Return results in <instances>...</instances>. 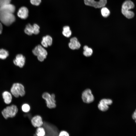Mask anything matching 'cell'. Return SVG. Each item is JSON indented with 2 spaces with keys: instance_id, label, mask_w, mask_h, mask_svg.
I'll use <instances>...</instances> for the list:
<instances>
[{
  "instance_id": "obj_21",
  "label": "cell",
  "mask_w": 136,
  "mask_h": 136,
  "mask_svg": "<svg viewBox=\"0 0 136 136\" xmlns=\"http://www.w3.org/2000/svg\"><path fill=\"white\" fill-rule=\"evenodd\" d=\"M101 12L102 16L105 18L108 17L110 14V12L109 9L104 7L101 8Z\"/></svg>"
},
{
  "instance_id": "obj_13",
  "label": "cell",
  "mask_w": 136,
  "mask_h": 136,
  "mask_svg": "<svg viewBox=\"0 0 136 136\" xmlns=\"http://www.w3.org/2000/svg\"><path fill=\"white\" fill-rule=\"evenodd\" d=\"M28 14L29 11L27 8L26 7L23 6L19 8L17 12V15L20 18L25 19L28 17Z\"/></svg>"
},
{
  "instance_id": "obj_3",
  "label": "cell",
  "mask_w": 136,
  "mask_h": 136,
  "mask_svg": "<svg viewBox=\"0 0 136 136\" xmlns=\"http://www.w3.org/2000/svg\"><path fill=\"white\" fill-rule=\"evenodd\" d=\"M18 109L17 106L14 105L8 106L2 111V114L4 118L7 119L15 116L18 112Z\"/></svg>"
},
{
  "instance_id": "obj_27",
  "label": "cell",
  "mask_w": 136,
  "mask_h": 136,
  "mask_svg": "<svg viewBox=\"0 0 136 136\" xmlns=\"http://www.w3.org/2000/svg\"><path fill=\"white\" fill-rule=\"evenodd\" d=\"M11 0H0V7L10 4Z\"/></svg>"
},
{
  "instance_id": "obj_17",
  "label": "cell",
  "mask_w": 136,
  "mask_h": 136,
  "mask_svg": "<svg viewBox=\"0 0 136 136\" xmlns=\"http://www.w3.org/2000/svg\"><path fill=\"white\" fill-rule=\"evenodd\" d=\"M33 25L28 23L26 26L24 30L25 33L29 36L33 34Z\"/></svg>"
},
{
  "instance_id": "obj_1",
  "label": "cell",
  "mask_w": 136,
  "mask_h": 136,
  "mask_svg": "<svg viewBox=\"0 0 136 136\" xmlns=\"http://www.w3.org/2000/svg\"><path fill=\"white\" fill-rule=\"evenodd\" d=\"M134 5L133 2L130 0H127L123 3L121 8V12L122 14L127 18L130 19L134 16V13L130 10L133 9Z\"/></svg>"
},
{
  "instance_id": "obj_31",
  "label": "cell",
  "mask_w": 136,
  "mask_h": 136,
  "mask_svg": "<svg viewBox=\"0 0 136 136\" xmlns=\"http://www.w3.org/2000/svg\"><path fill=\"white\" fill-rule=\"evenodd\" d=\"M135 123H136V120H135Z\"/></svg>"
},
{
  "instance_id": "obj_9",
  "label": "cell",
  "mask_w": 136,
  "mask_h": 136,
  "mask_svg": "<svg viewBox=\"0 0 136 136\" xmlns=\"http://www.w3.org/2000/svg\"><path fill=\"white\" fill-rule=\"evenodd\" d=\"M25 58L22 54L17 55L13 60L14 64L22 68L24 65L25 63Z\"/></svg>"
},
{
  "instance_id": "obj_5",
  "label": "cell",
  "mask_w": 136,
  "mask_h": 136,
  "mask_svg": "<svg viewBox=\"0 0 136 136\" xmlns=\"http://www.w3.org/2000/svg\"><path fill=\"white\" fill-rule=\"evenodd\" d=\"M32 52L34 55L37 56L38 60L40 61L44 60L48 54L46 50L40 45L36 46L32 50Z\"/></svg>"
},
{
  "instance_id": "obj_8",
  "label": "cell",
  "mask_w": 136,
  "mask_h": 136,
  "mask_svg": "<svg viewBox=\"0 0 136 136\" xmlns=\"http://www.w3.org/2000/svg\"><path fill=\"white\" fill-rule=\"evenodd\" d=\"M82 97L83 102L87 103L92 102L94 99L91 91L89 89H86L83 92Z\"/></svg>"
},
{
  "instance_id": "obj_30",
  "label": "cell",
  "mask_w": 136,
  "mask_h": 136,
  "mask_svg": "<svg viewBox=\"0 0 136 136\" xmlns=\"http://www.w3.org/2000/svg\"><path fill=\"white\" fill-rule=\"evenodd\" d=\"M3 30V26L1 23L0 22V34H1Z\"/></svg>"
},
{
  "instance_id": "obj_11",
  "label": "cell",
  "mask_w": 136,
  "mask_h": 136,
  "mask_svg": "<svg viewBox=\"0 0 136 136\" xmlns=\"http://www.w3.org/2000/svg\"><path fill=\"white\" fill-rule=\"evenodd\" d=\"M43 122L42 117L39 115L34 116L31 119V124L35 128L42 126L43 125Z\"/></svg>"
},
{
  "instance_id": "obj_20",
  "label": "cell",
  "mask_w": 136,
  "mask_h": 136,
  "mask_svg": "<svg viewBox=\"0 0 136 136\" xmlns=\"http://www.w3.org/2000/svg\"><path fill=\"white\" fill-rule=\"evenodd\" d=\"M9 55V53L7 50L3 49H0V59H5Z\"/></svg>"
},
{
  "instance_id": "obj_28",
  "label": "cell",
  "mask_w": 136,
  "mask_h": 136,
  "mask_svg": "<svg viewBox=\"0 0 136 136\" xmlns=\"http://www.w3.org/2000/svg\"><path fill=\"white\" fill-rule=\"evenodd\" d=\"M41 44L44 47L47 48L48 46V45L46 41L44 40H42L41 42Z\"/></svg>"
},
{
  "instance_id": "obj_29",
  "label": "cell",
  "mask_w": 136,
  "mask_h": 136,
  "mask_svg": "<svg viewBox=\"0 0 136 136\" xmlns=\"http://www.w3.org/2000/svg\"><path fill=\"white\" fill-rule=\"evenodd\" d=\"M132 117L133 119L136 120V109L132 115Z\"/></svg>"
},
{
  "instance_id": "obj_2",
  "label": "cell",
  "mask_w": 136,
  "mask_h": 136,
  "mask_svg": "<svg viewBox=\"0 0 136 136\" xmlns=\"http://www.w3.org/2000/svg\"><path fill=\"white\" fill-rule=\"evenodd\" d=\"M10 91L12 95L16 98L19 96H23L25 94L24 86L19 83H14L11 88Z\"/></svg>"
},
{
  "instance_id": "obj_6",
  "label": "cell",
  "mask_w": 136,
  "mask_h": 136,
  "mask_svg": "<svg viewBox=\"0 0 136 136\" xmlns=\"http://www.w3.org/2000/svg\"><path fill=\"white\" fill-rule=\"evenodd\" d=\"M42 97L45 100L47 106L48 108L52 109L56 107L55 95L54 94H50L48 92H45L43 94Z\"/></svg>"
},
{
  "instance_id": "obj_4",
  "label": "cell",
  "mask_w": 136,
  "mask_h": 136,
  "mask_svg": "<svg viewBox=\"0 0 136 136\" xmlns=\"http://www.w3.org/2000/svg\"><path fill=\"white\" fill-rule=\"evenodd\" d=\"M15 19L13 13H4L0 14V22L6 26L10 25L15 22Z\"/></svg>"
},
{
  "instance_id": "obj_15",
  "label": "cell",
  "mask_w": 136,
  "mask_h": 136,
  "mask_svg": "<svg viewBox=\"0 0 136 136\" xmlns=\"http://www.w3.org/2000/svg\"><path fill=\"white\" fill-rule=\"evenodd\" d=\"M2 95L5 103L9 104L11 103L12 100V96L10 93L7 91H5L3 93Z\"/></svg>"
},
{
  "instance_id": "obj_24",
  "label": "cell",
  "mask_w": 136,
  "mask_h": 136,
  "mask_svg": "<svg viewBox=\"0 0 136 136\" xmlns=\"http://www.w3.org/2000/svg\"><path fill=\"white\" fill-rule=\"evenodd\" d=\"M33 34L35 35H37L40 32L39 29L40 27L37 24H34L33 25Z\"/></svg>"
},
{
  "instance_id": "obj_7",
  "label": "cell",
  "mask_w": 136,
  "mask_h": 136,
  "mask_svg": "<svg viewBox=\"0 0 136 136\" xmlns=\"http://www.w3.org/2000/svg\"><path fill=\"white\" fill-rule=\"evenodd\" d=\"M85 4L87 6L95 8H101L107 3V0H84Z\"/></svg>"
},
{
  "instance_id": "obj_22",
  "label": "cell",
  "mask_w": 136,
  "mask_h": 136,
  "mask_svg": "<svg viewBox=\"0 0 136 136\" xmlns=\"http://www.w3.org/2000/svg\"><path fill=\"white\" fill-rule=\"evenodd\" d=\"M42 40H45L47 43L48 46H50L52 43V39L51 36L47 35L43 37Z\"/></svg>"
},
{
  "instance_id": "obj_26",
  "label": "cell",
  "mask_w": 136,
  "mask_h": 136,
  "mask_svg": "<svg viewBox=\"0 0 136 136\" xmlns=\"http://www.w3.org/2000/svg\"><path fill=\"white\" fill-rule=\"evenodd\" d=\"M58 136H70L69 133L66 131L62 130L59 133Z\"/></svg>"
},
{
  "instance_id": "obj_10",
  "label": "cell",
  "mask_w": 136,
  "mask_h": 136,
  "mask_svg": "<svg viewBox=\"0 0 136 136\" xmlns=\"http://www.w3.org/2000/svg\"><path fill=\"white\" fill-rule=\"evenodd\" d=\"M112 103V100L110 99H104L101 100L100 101L98 107L101 111H105L109 108L108 105H111Z\"/></svg>"
},
{
  "instance_id": "obj_16",
  "label": "cell",
  "mask_w": 136,
  "mask_h": 136,
  "mask_svg": "<svg viewBox=\"0 0 136 136\" xmlns=\"http://www.w3.org/2000/svg\"><path fill=\"white\" fill-rule=\"evenodd\" d=\"M63 29L62 33L64 36L67 38H69L71 36L72 33L69 26H64Z\"/></svg>"
},
{
  "instance_id": "obj_25",
  "label": "cell",
  "mask_w": 136,
  "mask_h": 136,
  "mask_svg": "<svg viewBox=\"0 0 136 136\" xmlns=\"http://www.w3.org/2000/svg\"><path fill=\"white\" fill-rule=\"evenodd\" d=\"M41 1V0H30V2L32 5L38 6L40 4Z\"/></svg>"
},
{
  "instance_id": "obj_12",
  "label": "cell",
  "mask_w": 136,
  "mask_h": 136,
  "mask_svg": "<svg viewBox=\"0 0 136 136\" xmlns=\"http://www.w3.org/2000/svg\"><path fill=\"white\" fill-rule=\"evenodd\" d=\"M15 10V6L13 5L10 4L0 7V14L4 13H13Z\"/></svg>"
},
{
  "instance_id": "obj_18",
  "label": "cell",
  "mask_w": 136,
  "mask_h": 136,
  "mask_svg": "<svg viewBox=\"0 0 136 136\" xmlns=\"http://www.w3.org/2000/svg\"><path fill=\"white\" fill-rule=\"evenodd\" d=\"M35 134L37 136H45L46 132L45 128L41 126L37 127L36 129Z\"/></svg>"
},
{
  "instance_id": "obj_23",
  "label": "cell",
  "mask_w": 136,
  "mask_h": 136,
  "mask_svg": "<svg viewBox=\"0 0 136 136\" xmlns=\"http://www.w3.org/2000/svg\"><path fill=\"white\" fill-rule=\"evenodd\" d=\"M30 108L29 105L26 103L23 104L21 107L22 111L25 113L29 112L30 110Z\"/></svg>"
},
{
  "instance_id": "obj_14",
  "label": "cell",
  "mask_w": 136,
  "mask_h": 136,
  "mask_svg": "<svg viewBox=\"0 0 136 136\" xmlns=\"http://www.w3.org/2000/svg\"><path fill=\"white\" fill-rule=\"evenodd\" d=\"M81 44L75 37L72 38L70 40V42L69 44V46L72 50L79 49L81 47Z\"/></svg>"
},
{
  "instance_id": "obj_19",
  "label": "cell",
  "mask_w": 136,
  "mask_h": 136,
  "mask_svg": "<svg viewBox=\"0 0 136 136\" xmlns=\"http://www.w3.org/2000/svg\"><path fill=\"white\" fill-rule=\"evenodd\" d=\"M84 51L83 52L84 55L86 57H89L91 56L93 53L92 49L86 45L85 46L83 47Z\"/></svg>"
}]
</instances>
